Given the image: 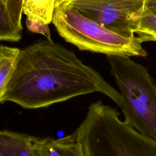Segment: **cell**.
Listing matches in <instances>:
<instances>
[{"label":"cell","mask_w":156,"mask_h":156,"mask_svg":"<svg viewBox=\"0 0 156 156\" xmlns=\"http://www.w3.org/2000/svg\"><path fill=\"white\" fill-rule=\"evenodd\" d=\"M95 92L119 105V91L96 70L83 63L73 51L46 40L20 49L0 102H12L35 109Z\"/></svg>","instance_id":"obj_1"},{"label":"cell","mask_w":156,"mask_h":156,"mask_svg":"<svg viewBox=\"0 0 156 156\" xmlns=\"http://www.w3.org/2000/svg\"><path fill=\"white\" fill-rule=\"evenodd\" d=\"M119 88L124 121L156 141V79L147 69L124 55H107Z\"/></svg>","instance_id":"obj_2"},{"label":"cell","mask_w":156,"mask_h":156,"mask_svg":"<svg viewBox=\"0 0 156 156\" xmlns=\"http://www.w3.org/2000/svg\"><path fill=\"white\" fill-rule=\"evenodd\" d=\"M52 23L61 37L81 51L107 55L146 57L147 55L136 36L127 37L118 35L66 3L55 7Z\"/></svg>","instance_id":"obj_3"},{"label":"cell","mask_w":156,"mask_h":156,"mask_svg":"<svg viewBox=\"0 0 156 156\" xmlns=\"http://www.w3.org/2000/svg\"><path fill=\"white\" fill-rule=\"evenodd\" d=\"M63 3L112 32L131 37L135 36L145 0H71Z\"/></svg>","instance_id":"obj_4"},{"label":"cell","mask_w":156,"mask_h":156,"mask_svg":"<svg viewBox=\"0 0 156 156\" xmlns=\"http://www.w3.org/2000/svg\"><path fill=\"white\" fill-rule=\"evenodd\" d=\"M32 147L37 156H85L82 144L71 135L57 139L34 136Z\"/></svg>","instance_id":"obj_5"},{"label":"cell","mask_w":156,"mask_h":156,"mask_svg":"<svg viewBox=\"0 0 156 156\" xmlns=\"http://www.w3.org/2000/svg\"><path fill=\"white\" fill-rule=\"evenodd\" d=\"M93 156H156V149L136 138H121L105 144Z\"/></svg>","instance_id":"obj_6"},{"label":"cell","mask_w":156,"mask_h":156,"mask_svg":"<svg viewBox=\"0 0 156 156\" xmlns=\"http://www.w3.org/2000/svg\"><path fill=\"white\" fill-rule=\"evenodd\" d=\"M33 136L10 130H0V156H37Z\"/></svg>","instance_id":"obj_7"},{"label":"cell","mask_w":156,"mask_h":156,"mask_svg":"<svg viewBox=\"0 0 156 156\" xmlns=\"http://www.w3.org/2000/svg\"><path fill=\"white\" fill-rule=\"evenodd\" d=\"M20 49L0 45V101L13 73Z\"/></svg>","instance_id":"obj_8"},{"label":"cell","mask_w":156,"mask_h":156,"mask_svg":"<svg viewBox=\"0 0 156 156\" xmlns=\"http://www.w3.org/2000/svg\"><path fill=\"white\" fill-rule=\"evenodd\" d=\"M56 0H24L23 13L26 18H35L48 24L52 23Z\"/></svg>","instance_id":"obj_9"},{"label":"cell","mask_w":156,"mask_h":156,"mask_svg":"<svg viewBox=\"0 0 156 156\" xmlns=\"http://www.w3.org/2000/svg\"><path fill=\"white\" fill-rule=\"evenodd\" d=\"M22 37V31L13 23L5 4L0 0V41L16 42Z\"/></svg>","instance_id":"obj_10"},{"label":"cell","mask_w":156,"mask_h":156,"mask_svg":"<svg viewBox=\"0 0 156 156\" xmlns=\"http://www.w3.org/2000/svg\"><path fill=\"white\" fill-rule=\"evenodd\" d=\"M135 34L141 43L156 41V14L144 9Z\"/></svg>","instance_id":"obj_11"},{"label":"cell","mask_w":156,"mask_h":156,"mask_svg":"<svg viewBox=\"0 0 156 156\" xmlns=\"http://www.w3.org/2000/svg\"><path fill=\"white\" fill-rule=\"evenodd\" d=\"M24 0H6L5 7L13 24L21 31L23 30L22 14Z\"/></svg>","instance_id":"obj_12"},{"label":"cell","mask_w":156,"mask_h":156,"mask_svg":"<svg viewBox=\"0 0 156 156\" xmlns=\"http://www.w3.org/2000/svg\"><path fill=\"white\" fill-rule=\"evenodd\" d=\"M26 24L30 31L41 34L46 38V40L52 41L48 24L35 18H26Z\"/></svg>","instance_id":"obj_13"},{"label":"cell","mask_w":156,"mask_h":156,"mask_svg":"<svg viewBox=\"0 0 156 156\" xmlns=\"http://www.w3.org/2000/svg\"><path fill=\"white\" fill-rule=\"evenodd\" d=\"M144 9L156 14V0H145Z\"/></svg>","instance_id":"obj_14"},{"label":"cell","mask_w":156,"mask_h":156,"mask_svg":"<svg viewBox=\"0 0 156 156\" xmlns=\"http://www.w3.org/2000/svg\"><path fill=\"white\" fill-rule=\"evenodd\" d=\"M71 0H56V6L62 4V3H63V2H68L69 1H70Z\"/></svg>","instance_id":"obj_15"},{"label":"cell","mask_w":156,"mask_h":156,"mask_svg":"<svg viewBox=\"0 0 156 156\" xmlns=\"http://www.w3.org/2000/svg\"><path fill=\"white\" fill-rule=\"evenodd\" d=\"M1 1H2L5 4V1H6V0H1Z\"/></svg>","instance_id":"obj_16"}]
</instances>
